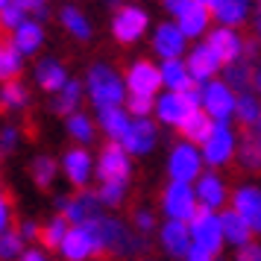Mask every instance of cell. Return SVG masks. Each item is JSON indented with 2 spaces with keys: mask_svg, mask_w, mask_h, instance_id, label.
I'll list each match as a JSON object with an SVG mask.
<instances>
[{
  "mask_svg": "<svg viewBox=\"0 0 261 261\" xmlns=\"http://www.w3.org/2000/svg\"><path fill=\"white\" fill-rule=\"evenodd\" d=\"M9 44H12L21 56H30V53H36V50L44 44V30H41L38 21H30V18H27L24 24L12 33V41H9Z\"/></svg>",
  "mask_w": 261,
  "mask_h": 261,
  "instance_id": "cell-26",
  "label": "cell"
},
{
  "mask_svg": "<svg viewBox=\"0 0 261 261\" xmlns=\"http://www.w3.org/2000/svg\"><path fill=\"white\" fill-rule=\"evenodd\" d=\"M167 173H170V182H194V179L202 176V153L197 150V144L179 141L170 155H167Z\"/></svg>",
  "mask_w": 261,
  "mask_h": 261,
  "instance_id": "cell-5",
  "label": "cell"
},
{
  "mask_svg": "<svg viewBox=\"0 0 261 261\" xmlns=\"http://www.w3.org/2000/svg\"><path fill=\"white\" fill-rule=\"evenodd\" d=\"M56 173H59L56 159H50V155H38L36 162H33V179H36L38 188H50V185L56 182Z\"/></svg>",
  "mask_w": 261,
  "mask_h": 261,
  "instance_id": "cell-38",
  "label": "cell"
},
{
  "mask_svg": "<svg viewBox=\"0 0 261 261\" xmlns=\"http://www.w3.org/2000/svg\"><path fill=\"white\" fill-rule=\"evenodd\" d=\"M182 261H214V255H212V252H205L202 247H194V244H191L188 255H185Z\"/></svg>",
  "mask_w": 261,
  "mask_h": 261,
  "instance_id": "cell-50",
  "label": "cell"
},
{
  "mask_svg": "<svg viewBox=\"0 0 261 261\" xmlns=\"http://www.w3.org/2000/svg\"><path fill=\"white\" fill-rule=\"evenodd\" d=\"M118 144L129 155H147L159 144V129H155V123L150 118H132Z\"/></svg>",
  "mask_w": 261,
  "mask_h": 261,
  "instance_id": "cell-10",
  "label": "cell"
},
{
  "mask_svg": "<svg viewBox=\"0 0 261 261\" xmlns=\"http://www.w3.org/2000/svg\"><path fill=\"white\" fill-rule=\"evenodd\" d=\"M252 73H255V62L252 59H238L223 65V83L241 94V91H249L252 88Z\"/></svg>",
  "mask_w": 261,
  "mask_h": 261,
  "instance_id": "cell-28",
  "label": "cell"
},
{
  "mask_svg": "<svg viewBox=\"0 0 261 261\" xmlns=\"http://www.w3.org/2000/svg\"><path fill=\"white\" fill-rule=\"evenodd\" d=\"M153 103L150 97H132L126 100V112H129V118H150V112H153Z\"/></svg>",
  "mask_w": 261,
  "mask_h": 261,
  "instance_id": "cell-44",
  "label": "cell"
},
{
  "mask_svg": "<svg viewBox=\"0 0 261 261\" xmlns=\"http://www.w3.org/2000/svg\"><path fill=\"white\" fill-rule=\"evenodd\" d=\"M62 214H65V220L73 226H88L94 217H100L103 214V205H100V200H97V194H88V191H80L76 197H71L68 200V205L62 208Z\"/></svg>",
  "mask_w": 261,
  "mask_h": 261,
  "instance_id": "cell-16",
  "label": "cell"
},
{
  "mask_svg": "<svg viewBox=\"0 0 261 261\" xmlns=\"http://www.w3.org/2000/svg\"><path fill=\"white\" fill-rule=\"evenodd\" d=\"M214 120L202 112V109H194L188 118H185V123L179 126V132L185 135V141L188 144H202L205 138H208V132H212Z\"/></svg>",
  "mask_w": 261,
  "mask_h": 261,
  "instance_id": "cell-30",
  "label": "cell"
},
{
  "mask_svg": "<svg viewBox=\"0 0 261 261\" xmlns=\"http://www.w3.org/2000/svg\"><path fill=\"white\" fill-rule=\"evenodd\" d=\"M194 194H197V202H200L202 208H208V212H217L226 202V185L217 173H202V176L197 179Z\"/></svg>",
  "mask_w": 261,
  "mask_h": 261,
  "instance_id": "cell-22",
  "label": "cell"
},
{
  "mask_svg": "<svg viewBox=\"0 0 261 261\" xmlns=\"http://www.w3.org/2000/svg\"><path fill=\"white\" fill-rule=\"evenodd\" d=\"M235 261H261V247L258 244H247V247H241Z\"/></svg>",
  "mask_w": 261,
  "mask_h": 261,
  "instance_id": "cell-48",
  "label": "cell"
},
{
  "mask_svg": "<svg viewBox=\"0 0 261 261\" xmlns=\"http://www.w3.org/2000/svg\"><path fill=\"white\" fill-rule=\"evenodd\" d=\"M68 220H65V214H56V217H50L47 226L41 229V241L47 244L50 249H59L62 241H65V235H68Z\"/></svg>",
  "mask_w": 261,
  "mask_h": 261,
  "instance_id": "cell-39",
  "label": "cell"
},
{
  "mask_svg": "<svg viewBox=\"0 0 261 261\" xmlns=\"http://www.w3.org/2000/svg\"><path fill=\"white\" fill-rule=\"evenodd\" d=\"M258 115H261V100L258 94L249 88V91H241L238 94V103H235V118L244 123V126H255L258 123Z\"/></svg>",
  "mask_w": 261,
  "mask_h": 261,
  "instance_id": "cell-32",
  "label": "cell"
},
{
  "mask_svg": "<svg viewBox=\"0 0 261 261\" xmlns=\"http://www.w3.org/2000/svg\"><path fill=\"white\" fill-rule=\"evenodd\" d=\"M202 147V162L212 167H223L226 162H232V155L238 153V138L229 123H214L208 138L200 144Z\"/></svg>",
  "mask_w": 261,
  "mask_h": 261,
  "instance_id": "cell-6",
  "label": "cell"
},
{
  "mask_svg": "<svg viewBox=\"0 0 261 261\" xmlns=\"http://www.w3.org/2000/svg\"><path fill=\"white\" fill-rule=\"evenodd\" d=\"M252 91L261 94V62L255 65V73H252Z\"/></svg>",
  "mask_w": 261,
  "mask_h": 261,
  "instance_id": "cell-53",
  "label": "cell"
},
{
  "mask_svg": "<svg viewBox=\"0 0 261 261\" xmlns=\"http://www.w3.org/2000/svg\"><path fill=\"white\" fill-rule=\"evenodd\" d=\"M27 88L18 80H12V83H3V88H0V109H6V112H15V109H24L27 106Z\"/></svg>",
  "mask_w": 261,
  "mask_h": 261,
  "instance_id": "cell-36",
  "label": "cell"
},
{
  "mask_svg": "<svg viewBox=\"0 0 261 261\" xmlns=\"http://www.w3.org/2000/svg\"><path fill=\"white\" fill-rule=\"evenodd\" d=\"M235 103L238 94L223 83V80H212L202 85V103L200 109L214 120V123H229L235 118Z\"/></svg>",
  "mask_w": 261,
  "mask_h": 261,
  "instance_id": "cell-3",
  "label": "cell"
},
{
  "mask_svg": "<svg viewBox=\"0 0 261 261\" xmlns=\"http://www.w3.org/2000/svg\"><path fill=\"white\" fill-rule=\"evenodd\" d=\"M18 138H21L18 126H15V123H3V126H0V155L12 153L15 147H18Z\"/></svg>",
  "mask_w": 261,
  "mask_h": 261,
  "instance_id": "cell-43",
  "label": "cell"
},
{
  "mask_svg": "<svg viewBox=\"0 0 261 261\" xmlns=\"http://www.w3.org/2000/svg\"><path fill=\"white\" fill-rule=\"evenodd\" d=\"M191 229V244L194 247H202L205 252H220L223 247V226H220V214L208 212V208H200L194 214V220L188 223Z\"/></svg>",
  "mask_w": 261,
  "mask_h": 261,
  "instance_id": "cell-7",
  "label": "cell"
},
{
  "mask_svg": "<svg viewBox=\"0 0 261 261\" xmlns=\"http://www.w3.org/2000/svg\"><path fill=\"white\" fill-rule=\"evenodd\" d=\"M153 109H155V118L162 120L165 126H176V129L185 123V118H188L191 112H194L188 106V100L179 94V91H165L162 97H155Z\"/></svg>",
  "mask_w": 261,
  "mask_h": 261,
  "instance_id": "cell-14",
  "label": "cell"
},
{
  "mask_svg": "<svg viewBox=\"0 0 261 261\" xmlns=\"http://www.w3.org/2000/svg\"><path fill=\"white\" fill-rule=\"evenodd\" d=\"M185 41L188 38L179 33V27L173 24V21H165V24L155 27L153 33V50L162 56V59H179L182 53H185Z\"/></svg>",
  "mask_w": 261,
  "mask_h": 261,
  "instance_id": "cell-18",
  "label": "cell"
},
{
  "mask_svg": "<svg viewBox=\"0 0 261 261\" xmlns=\"http://www.w3.org/2000/svg\"><path fill=\"white\" fill-rule=\"evenodd\" d=\"M162 6H165V12H170V15H185L194 6V0H162Z\"/></svg>",
  "mask_w": 261,
  "mask_h": 261,
  "instance_id": "cell-46",
  "label": "cell"
},
{
  "mask_svg": "<svg viewBox=\"0 0 261 261\" xmlns=\"http://www.w3.org/2000/svg\"><path fill=\"white\" fill-rule=\"evenodd\" d=\"M80 103H83V83L68 80V83L56 91V97H53V112H59V115H73Z\"/></svg>",
  "mask_w": 261,
  "mask_h": 261,
  "instance_id": "cell-31",
  "label": "cell"
},
{
  "mask_svg": "<svg viewBox=\"0 0 261 261\" xmlns=\"http://www.w3.org/2000/svg\"><path fill=\"white\" fill-rule=\"evenodd\" d=\"M109 6H115V9H120V0H106Z\"/></svg>",
  "mask_w": 261,
  "mask_h": 261,
  "instance_id": "cell-54",
  "label": "cell"
},
{
  "mask_svg": "<svg viewBox=\"0 0 261 261\" xmlns=\"http://www.w3.org/2000/svg\"><path fill=\"white\" fill-rule=\"evenodd\" d=\"M18 261H50V258L44 255V252H41V249H24Z\"/></svg>",
  "mask_w": 261,
  "mask_h": 261,
  "instance_id": "cell-52",
  "label": "cell"
},
{
  "mask_svg": "<svg viewBox=\"0 0 261 261\" xmlns=\"http://www.w3.org/2000/svg\"><path fill=\"white\" fill-rule=\"evenodd\" d=\"M21 65H24V56H21L12 44H6V47L0 50V80H3V83H12V80H18Z\"/></svg>",
  "mask_w": 261,
  "mask_h": 261,
  "instance_id": "cell-37",
  "label": "cell"
},
{
  "mask_svg": "<svg viewBox=\"0 0 261 261\" xmlns=\"http://www.w3.org/2000/svg\"><path fill=\"white\" fill-rule=\"evenodd\" d=\"M159 73H162V88H167V91H185V88H191V85H197L194 80H191L188 68H185V62L182 59H167L159 65Z\"/></svg>",
  "mask_w": 261,
  "mask_h": 261,
  "instance_id": "cell-27",
  "label": "cell"
},
{
  "mask_svg": "<svg viewBox=\"0 0 261 261\" xmlns=\"http://www.w3.org/2000/svg\"><path fill=\"white\" fill-rule=\"evenodd\" d=\"M15 3H18L27 15L33 12V15H41V18L47 15V9H44V3H47V0H15Z\"/></svg>",
  "mask_w": 261,
  "mask_h": 261,
  "instance_id": "cell-47",
  "label": "cell"
},
{
  "mask_svg": "<svg viewBox=\"0 0 261 261\" xmlns=\"http://www.w3.org/2000/svg\"><path fill=\"white\" fill-rule=\"evenodd\" d=\"M9 3H12V0H0V9H3V6H9Z\"/></svg>",
  "mask_w": 261,
  "mask_h": 261,
  "instance_id": "cell-57",
  "label": "cell"
},
{
  "mask_svg": "<svg viewBox=\"0 0 261 261\" xmlns=\"http://www.w3.org/2000/svg\"><path fill=\"white\" fill-rule=\"evenodd\" d=\"M65 126H68V135H71L76 144H83V147H85V144L94 141L97 123L88 118L85 112H73V115H68V123H65Z\"/></svg>",
  "mask_w": 261,
  "mask_h": 261,
  "instance_id": "cell-34",
  "label": "cell"
},
{
  "mask_svg": "<svg viewBox=\"0 0 261 261\" xmlns=\"http://www.w3.org/2000/svg\"><path fill=\"white\" fill-rule=\"evenodd\" d=\"M255 135L261 138V115H258V123H255Z\"/></svg>",
  "mask_w": 261,
  "mask_h": 261,
  "instance_id": "cell-55",
  "label": "cell"
},
{
  "mask_svg": "<svg viewBox=\"0 0 261 261\" xmlns=\"http://www.w3.org/2000/svg\"><path fill=\"white\" fill-rule=\"evenodd\" d=\"M0 50H3V44H0Z\"/></svg>",
  "mask_w": 261,
  "mask_h": 261,
  "instance_id": "cell-58",
  "label": "cell"
},
{
  "mask_svg": "<svg viewBox=\"0 0 261 261\" xmlns=\"http://www.w3.org/2000/svg\"><path fill=\"white\" fill-rule=\"evenodd\" d=\"M208 21H212V9L194 3L188 12L176 18V27L185 38H202V33H208Z\"/></svg>",
  "mask_w": 261,
  "mask_h": 261,
  "instance_id": "cell-25",
  "label": "cell"
},
{
  "mask_svg": "<svg viewBox=\"0 0 261 261\" xmlns=\"http://www.w3.org/2000/svg\"><path fill=\"white\" fill-rule=\"evenodd\" d=\"M159 241L165 247L167 255L173 258H185L191 249V229L188 223H179V220H167L162 229H159Z\"/></svg>",
  "mask_w": 261,
  "mask_h": 261,
  "instance_id": "cell-20",
  "label": "cell"
},
{
  "mask_svg": "<svg viewBox=\"0 0 261 261\" xmlns=\"http://www.w3.org/2000/svg\"><path fill=\"white\" fill-rule=\"evenodd\" d=\"M220 226H223V244H232L238 249L252 244V229L238 212H232V208L223 212L220 214Z\"/></svg>",
  "mask_w": 261,
  "mask_h": 261,
  "instance_id": "cell-24",
  "label": "cell"
},
{
  "mask_svg": "<svg viewBox=\"0 0 261 261\" xmlns=\"http://www.w3.org/2000/svg\"><path fill=\"white\" fill-rule=\"evenodd\" d=\"M18 235L24 238V244H27V241H36V238L41 235V229H38L33 220H24V223H21V229H18Z\"/></svg>",
  "mask_w": 261,
  "mask_h": 261,
  "instance_id": "cell-49",
  "label": "cell"
},
{
  "mask_svg": "<svg viewBox=\"0 0 261 261\" xmlns=\"http://www.w3.org/2000/svg\"><path fill=\"white\" fill-rule=\"evenodd\" d=\"M36 83H38V88L56 94L62 85L68 83V71H65V65L56 62V59H41L36 65Z\"/></svg>",
  "mask_w": 261,
  "mask_h": 261,
  "instance_id": "cell-29",
  "label": "cell"
},
{
  "mask_svg": "<svg viewBox=\"0 0 261 261\" xmlns=\"http://www.w3.org/2000/svg\"><path fill=\"white\" fill-rule=\"evenodd\" d=\"M238 159H241V165L249 167V170H261V138L252 132L247 135L244 141L238 144Z\"/></svg>",
  "mask_w": 261,
  "mask_h": 261,
  "instance_id": "cell-35",
  "label": "cell"
},
{
  "mask_svg": "<svg viewBox=\"0 0 261 261\" xmlns=\"http://www.w3.org/2000/svg\"><path fill=\"white\" fill-rule=\"evenodd\" d=\"M185 68H188L191 80L197 85H205L214 80V73L220 71L223 65L217 62V56H214L212 50L205 47V44H197V47L188 53V59H185Z\"/></svg>",
  "mask_w": 261,
  "mask_h": 261,
  "instance_id": "cell-17",
  "label": "cell"
},
{
  "mask_svg": "<svg viewBox=\"0 0 261 261\" xmlns=\"http://www.w3.org/2000/svg\"><path fill=\"white\" fill-rule=\"evenodd\" d=\"M59 252L65 255V261H88L97 252L94 238H91V232L85 226H71L65 241H62Z\"/></svg>",
  "mask_w": 261,
  "mask_h": 261,
  "instance_id": "cell-19",
  "label": "cell"
},
{
  "mask_svg": "<svg viewBox=\"0 0 261 261\" xmlns=\"http://www.w3.org/2000/svg\"><path fill=\"white\" fill-rule=\"evenodd\" d=\"M147 27H150V15L141 6H120L112 18V36L120 44H135L147 33Z\"/></svg>",
  "mask_w": 261,
  "mask_h": 261,
  "instance_id": "cell-9",
  "label": "cell"
},
{
  "mask_svg": "<svg viewBox=\"0 0 261 261\" xmlns=\"http://www.w3.org/2000/svg\"><path fill=\"white\" fill-rule=\"evenodd\" d=\"M232 212H238L249 223L252 232H261V188L241 185L232 197Z\"/></svg>",
  "mask_w": 261,
  "mask_h": 261,
  "instance_id": "cell-15",
  "label": "cell"
},
{
  "mask_svg": "<svg viewBox=\"0 0 261 261\" xmlns=\"http://www.w3.org/2000/svg\"><path fill=\"white\" fill-rule=\"evenodd\" d=\"M129 173H132L129 153L118 141L106 144L100 159H97V165H94V176L100 182H129Z\"/></svg>",
  "mask_w": 261,
  "mask_h": 261,
  "instance_id": "cell-8",
  "label": "cell"
},
{
  "mask_svg": "<svg viewBox=\"0 0 261 261\" xmlns=\"http://www.w3.org/2000/svg\"><path fill=\"white\" fill-rule=\"evenodd\" d=\"M129 112L123 106H106V109H97V126L109 135V141H120L123 132L129 126Z\"/></svg>",
  "mask_w": 261,
  "mask_h": 261,
  "instance_id": "cell-23",
  "label": "cell"
},
{
  "mask_svg": "<svg viewBox=\"0 0 261 261\" xmlns=\"http://www.w3.org/2000/svg\"><path fill=\"white\" fill-rule=\"evenodd\" d=\"M24 252V238L18 232H0V258L3 261H12V258H21Z\"/></svg>",
  "mask_w": 261,
  "mask_h": 261,
  "instance_id": "cell-41",
  "label": "cell"
},
{
  "mask_svg": "<svg viewBox=\"0 0 261 261\" xmlns=\"http://www.w3.org/2000/svg\"><path fill=\"white\" fill-rule=\"evenodd\" d=\"M24 21H27V12L15 3V0L9 3V6H3V9H0V27H3V30H9V33H15Z\"/></svg>",
  "mask_w": 261,
  "mask_h": 261,
  "instance_id": "cell-42",
  "label": "cell"
},
{
  "mask_svg": "<svg viewBox=\"0 0 261 261\" xmlns=\"http://www.w3.org/2000/svg\"><path fill=\"white\" fill-rule=\"evenodd\" d=\"M9 217H12V214H9V202H6L3 194H0V232L9 229Z\"/></svg>",
  "mask_w": 261,
  "mask_h": 261,
  "instance_id": "cell-51",
  "label": "cell"
},
{
  "mask_svg": "<svg viewBox=\"0 0 261 261\" xmlns=\"http://www.w3.org/2000/svg\"><path fill=\"white\" fill-rule=\"evenodd\" d=\"M132 226L138 229V235H150V232L155 229L153 212H150V208H138V212H135V217H132Z\"/></svg>",
  "mask_w": 261,
  "mask_h": 261,
  "instance_id": "cell-45",
  "label": "cell"
},
{
  "mask_svg": "<svg viewBox=\"0 0 261 261\" xmlns=\"http://www.w3.org/2000/svg\"><path fill=\"white\" fill-rule=\"evenodd\" d=\"M194 3H200V6H212V0H194Z\"/></svg>",
  "mask_w": 261,
  "mask_h": 261,
  "instance_id": "cell-56",
  "label": "cell"
},
{
  "mask_svg": "<svg viewBox=\"0 0 261 261\" xmlns=\"http://www.w3.org/2000/svg\"><path fill=\"white\" fill-rule=\"evenodd\" d=\"M258 3H261V0H258Z\"/></svg>",
  "mask_w": 261,
  "mask_h": 261,
  "instance_id": "cell-59",
  "label": "cell"
},
{
  "mask_svg": "<svg viewBox=\"0 0 261 261\" xmlns=\"http://www.w3.org/2000/svg\"><path fill=\"white\" fill-rule=\"evenodd\" d=\"M91 238H94V247L97 252H118V255H138L147 249V235H135L129 232L126 226L109 217V214H100L94 217L91 223L85 226Z\"/></svg>",
  "mask_w": 261,
  "mask_h": 261,
  "instance_id": "cell-1",
  "label": "cell"
},
{
  "mask_svg": "<svg viewBox=\"0 0 261 261\" xmlns=\"http://www.w3.org/2000/svg\"><path fill=\"white\" fill-rule=\"evenodd\" d=\"M162 208H165L167 220L191 223L194 214L200 212V202H197V194L188 182H170L162 194Z\"/></svg>",
  "mask_w": 261,
  "mask_h": 261,
  "instance_id": "cell-4",
  "label": "cell"
},
{
  "mask_svg": "<svg viewBox=\"0 0 261 261\" xmlns=\"http://www.w3.org/2000/svg\"><path fill=\"white\" fill-rule=\"evenodd\" d=\"M205 47L217 56L220 65H229V62L244 59V47H247V44H244V38L238 36L235 30H229V27H217V30L208 33Z\"/></svg>",
  "mask_w": 261,
  "mask_h": 261,
  "instance_id": "cell-12",
  "label": "cell"
},
{
  "mask_svg": "<svg viewBox=\"0 0 261 261\" xmlns=\"http://www.w3.org/2000/svg\"><path fill=\"white\" fill-rule=\"evenodd\" d=\"M126 188H129V182H100V188H97V200H100V205L115 208V205L123 202Z\"/></svg>",
  "mask_w": 261,
  "mask_h": 261,
  "instance_id": "cell-40",
  "label": "cell"
},
{
  "mask_svg": "<svg viewBox=\"0 0 261 261\" xmlns=\"http://www.w3.org/2000/svg\"><path fill=\"white\" fill-rule=\"evenodd\" d=\"M62 173L68 176L71 185L85 188V185L91 182V176H94V159H91V153L83 150V147L68 150V153L62 155Z\"/></svg>",
  "mask_w": 261,
  "mask_h": 261,
  "instance_id": "cell-13",
  "label": "cell"
},
{
  "mask_svg": "<svg viewBox=\"0 0 261 261\" xmlns=\"http://www.w3.org/2000/svg\"><path fill=\"white\" fill-rule=\"evenodd\" d=\"M85 88H88V97L97 109L106 106H120L126 100V83L115 68L109 65H94L88 76H85Z\"/></svg>",
  "mask_w": 261,
  "mask_h": 261,
  "instance_id": "cell-2",
  "label": "cell"
},
{
  "mask_svg": "<svg viewBox=\"0 0 261 261\" xmlns=\"http://www.w3.org/2000/svg\"><path fill=\"white\" fill-rule=\"evenodd\" d=\"M212 15L217 18L220 27H229L235 30L238 24H244L249 18V9H252V0H212Z\"/></svg>",
  "mask_w": 261,
  "mask_h": 261,
  "instance_id": "cell-21",
  "label": "cell"
},
{
  "mask_svg": "<svg viewBox=\"0 0 261 261\" xmlns=\"http://www.w3.org/2000/svg\"><path fill=\"white\" fill-rule=\"evenodd\" d=\"M123 83H126V91L132 97H150V100H155V91L162 88V73H159V68L153 62H135V65H129Z\"/></svg>",
  "mask_w": 261,
  "mask_h": 261,
  "instance_id": "cell-11",
  "label": "cell"
},
{
  "mask_svg": "<svg viewBox=\"0 0 261 261\" xmlns=\"http://www.w3.org/2000/svg\"><path fill=\"white\" fill-rule=\"evenodd\" d=\"M59 21H62V27H65L73 38H80V41L91 38V21H88V18L76 9V6H62Z\"/></svg>",
  "mask_w": 261,
  "mask_h": 261,
  "instance_id": "cell-33",
  "label": "cell"
}]
</instances>
